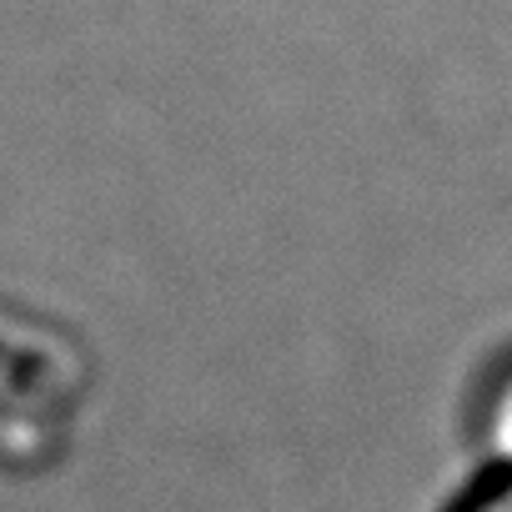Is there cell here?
<instances>
[{"mask_svg": "<svg viewBox=\"0 0 512 512\" xmlns=\"http://www.w3.org/2000/svg\"><path fill=\"white\" fill-rule=\"evenodd\" d=\"M472 437L487 467H512V357H502L477 392L472 407Z\"/></svg>", "mask_w": 512, "mask_h": 512, "instance_id": "6da1fadb", "label": "cell"}, {"mask_svg": "<svg viewBox=\"0 0 512 512\" xmlns=\"http://www.w3.org/2000/svg\"><path fill=\"white\" fill-rule=\"evenodd\" d=\"M452 512H512V467H487L452 502Z\"/></svg>", "mask_w": 512, "mask_h": 512, "instance_id": "7a4b0ae2", "label": "cell"}]
</instances>
